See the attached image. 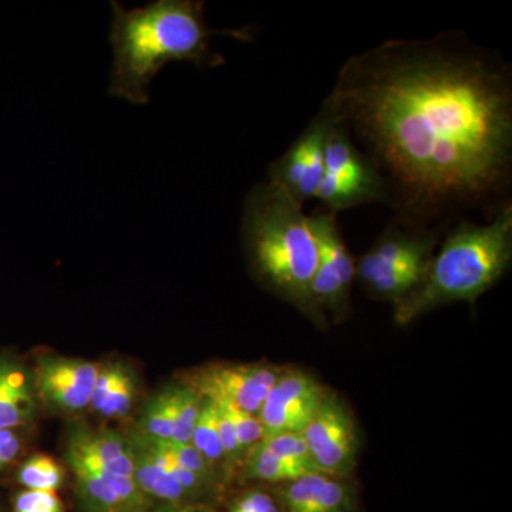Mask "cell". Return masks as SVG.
Here are the masks:
<instances>
[{
    "mask_svg": "<svg viewBox=\"0 0 512 512\" xmlns=\"http://www.w3.org/2000/svg\"><path fill=\"white\" fill-rule=\"evenodd\" d=\"M311 222L319 255L312 281L313 302L323 315L329 312L335 322H342L350 315L356 259L340 231L338 215L322 210L311 215Z\"/></svg>",
    "mask_w": 512,
    "mask_h": 512,
    "instance_id": "52a82bcc",
    "label": "cell"
},
{
    "mask_svg": "<svg viewBox=\"0 0 512 512\" xmlns=\"http://www.w3.org/2000/svg\"><path fill=\"white\" fill-rule=\"evenodd\" d=\"M13 512H66L56 491L23 490L13 498Z\"/></svg>",
    "mask_w": 512,
    "mask_h": 512,
    "instance_id": "484cf974",
    "label": "cell"
},
{
    "mask_svg": "<svg viewBox=\"0 0 512 512\" xmlns=\"http://www.w3.org/2000/svg\"><path fill=\"white\" fill-rule=\"evenodd\" d=\"M302 434L319 474L350 480L359 458V429L348 404L338 394L329 390Z\"/></svg>",
    "mask_w": 512,
    "mask_h": 512,
    "instance_id": "ba28073f",
    "label": "cell"
},
{
    "mask_svg": "<svg viewBox=\"0 0 512 512\" xmlns=\"http://www.w3.org/2000/svg\"><path fill=\"white\" fill-rule=\"evenodd\" d=\"M512 204L490 221L477 224L461 218L448 228L426 279L393 306L394 323L407 326L450 303H476L510 269Z\"/></svg>",
    "mask_w": 512,
    "mask_h": 512,
    "instance_id": "277c9868",
    "label": "cell"
},
{
    "mask_svg": "<svg viewBox=\"0 0 512 512\" xmlns=\"http://www.w3.org/2000/svg\"><path fill=\"white\" fill-rule=\"evenodd\" d=\"M22 444L18 430L0 429V471L6 470L19 457Z\"/></svg>",
    "mask_w": 512,
    "mask_h": 512,
    "instance_id": "83f0119b",
    "label": "cell"
},
{
    "mask_svg": "<svg viewBox=\"0 0 512 512\" xmlns=\"http://www.w3.org/2000/svg\"><path fill=\"white\" fill-rule=\"evenodd\" d=\"M229 512H279V508L271 494L251 490L237 498Z\"/></svg>",
    "mask_w": 512,
    "mask_h": 512,
    "instance_id": "4316f807",
    "label": "cell"
},
{
    "mask_svg": "<svg viewBox=\"0 0 512 512\" xmlns=\"http://www.w3.org/2000/svg\"><path fill=\"white\" fill-rule=\"evenodd\" d=\"M215 403L224 410L228 419L231 420L245 461L248 454L264 440V427H262L258 414L245 412V410L232 406V404Z\"/></svg>",
    "mask_w": 512,
    "mask_h": 512,
    "instance_id": "cb8c5ba5",
    "label": "cell"
},
{
    "mask_svg": "<svg viewBox=\"0 0 512 512\" xmlns=\"http://www.w3.org/2000/svg\"><path fill=\"white\" fill-rule=\"evenodd\" d=\"M72 471L74 490L83 512H147L153 507L134 478L101 471Z\"/></svg>",
    "mask_w": 512,
    "mask_h": 512,
    "instance_id": "9a60e30c",
    "label": "cell"
},
{
    "mask_svg": "<svg viewBox=\"0 0 512 512\" xmlns=\"http://www.w3.org/2000/svg\"><path fill=\"white\" fill-rule=\"evenodd\" d=\"M138 393L136 370L126 360L100 363L89 409L104 420H120L134 409Z\"/></svg>",
    "mask_w": 512,
    "mask_h": 512,
    "instance_id": "ac0fdd59",
    "label": "cell"
},
{
    "mask_svg": "<svg viewBox=\"0 0 512 512\" xmlns=\"http://www.w3.org/2000/svg\"><path fill=\"white\" fill-rule=\"evenodd\" d=\"M175 420V384L153 394L141 409L138 433L150 439L171 440Z\"/></svg>",
    "mask_w": 512,
    "mask_h": 512,
    "instance_id": "ffe728a7",
    "label": "cell"
},
{
    "mask_svg": "<svg viewBox=\"0 0 512 512\" xmlns=\"http://www.w3.org/2000/svg\"><path fill=\"white\" fill-rule=\"evenodd\" d=\"M64 458L70 470L101 471L111 476L134 478L130 441L116 430L73 424L67 433Z\"/></svg>",
    "mask_w": 512,
    "mask_h": 512,
    "instance_id": "4fadbf2b",
    "label": "cell"
},
{
    "mask_svg": "<svg viewBox=\"0 0 512 512\" xmlns=\"http://www.w3.org/2000/svg\"><path fill=\"white\" fill-rule=\"evenodd\" d=\"M322 107L375 164L400 224L448 229L512 204V66L461 30L349 57Z\"/></svg>",
    "mask_w": 512,
    "mask_h": 512,
    "instance_id": "6da1fadb",
    "label": "cell"
},
{
    "mask_svg": "<svg viewBox=\"0 0 512 512\" xmlns=\"http://www.w3.org/2000/svg\"><path fill=\"white\" fill-rule=\"evenodd\" d=\"M315 200L323 211L336 215L362 205L389 207L386 184L375 164L356 146L349 131L333 120L326 140L325 173Z\"/></svg>",
    "mask_w": 512,
    "mask_h": 512,
    "instance_id": "8992f818",
    "label": "cell"
},
{
    "mask_svg": "<svg viewBox=\"0 0 512 512\" xmlns=\"http://www.w3.org/2000/svg\"><path fill=\"white\" fill-rule=\"evenodd\" d=\"M284 369L266 362L212 363L192 372L185 384L204 399L258 414Z\"/></svg>",
    "mask_w": 512,
    "mask_h": 512,
    "instance_id": "30bf717a",
    "label": "cell"
},
{
    "mask_svg": "<svg viewBox=\"0 0 512 512\" xmlns=\"http://www.w3.org/2000/svg\"><path fill=\"white\" fill-rule=\"evenodd\" d=\"M269 451L276 456L286 458L292 463L308 470L309 473H318L313 464L311 453H309L308 444L302 433L282 434V436L271 437L261 441Z\"/></svg>",
    "mask_w": 512,
    "mask_h": 512,
    "instance_id": "d4e9b609",
    "label": "cell"
},
{
    "mask_svg": "<svg viewBox=\"0 0 512 512\" xmlns=\"http://www.w3.org/2000/svg\"><path fill=\"white\" fill-rule=\"evenodd\" d=\"M329 390L301 369H284L259 409L264 440L298 434L311 423Z\"/></svg>",
    "mask_w": 512,
    "mask_h": 512,
    "instance_id": "8fae6325",
    "label": "cell"
},
{
    "mask_svg": "<svg viewBox=\"0 0 512 512\" xmlns=\"http://www.w3.org/2000/svg\"><path fill=\"white\" fill-rule=\"evenodd\" d=\"M242 241L256 281L284 299L313 325H326V316L312 298L318 266V242L311 215L276 185H255L242 208Z\"/></svg>",
    "mask_w": 512,
    "mask_h": 512,
    "instance_id": "3957f363",
    "label": "cell"
},
{
    "mask_svg": "<svg viewBox=\"0 0 512 512\" xmlns=\"http://www.w3.org/2000/svg\"><path fill=\"white\" fill-rule=\"evenodd\" d=\"M197 507H175V505H158L157 508L151 507L147 512H195Z\"/></svg>",
    "mask_w": 512,
    "mask_h": 512,
    "instance_id": "f1b7e54d",
    "label": "cell"
},
{
    "mask_svg": "<svg viewBox=\"0 0 512 512\" xmlns=\"http://www.w3.org/2000/svg\"><path fill=\"white\" fill-rule=\"evenodd\" d=\"M244 468L245 477L249 480L272 485L289 483V481L313 474L299 464L276 456L262 443H259L245 458Z\"/></svg>",
    "mask_w": 512,
    "mask_h": 512,
    "instance_id": "d6986e66",
    "label": "cell"
},
{
    "mask_svg": "<svg viewBox=\"0 0 512 512\" xmlns=\"http://www.w3.org/2000/svg\"><path fill=\"white\" fill-rule=\"evenodd\" d=\"M191 444L217 471L218 476H220V471L228 470L220 429H218L217 406L210 399L202 400L201 413L197 424H195Z\"/></svg>",
    "mask_w": 512,
    "mask_h": 512,
    "instance_id": "44dd1931",
    "label": "cell"
},
{
    "mask_svg": "<svg viewBox=\"0 0 512 512\" xmlns=\"http://www.w3.org/2000/svg\"><path fill=\"white\" fill-rule=\"evenodd\" d=\"M18 481L25 490L59 491L66 481L62 464L47 454L29 457L18 470Z\"/></svg>",
    "mask_w": 512,
    "mask_h": 512,
    "instance_id": "7402d4cb",
    "label": "cell"
},
{
    "mask_svg": "<svg viewBox=\"0 0 512 512\" xmlns=\"http://www.w3.org/2000/svg\"><path fill=\"white\" fill-rule=\"evenodd\" d=\"M446 231L390 221L372 248L357 259V281L367 295L396 306L423 284Z\"/></svg>",
    "mask_w": 512,
    "mask_h": 512,
    "instance_id": "5b68a950",
    "label": "cell"
},
{
    "mask_svg": "<svg viewBox=\"0 0 512 512\" xmlns=\"http://www.w3.org/2000/svg\"><path fill=\"white\" fill-rule=\"evenodd\" d=\"M202 400L204 397L187 384H175V420L173 437L170 441L191 443L195 424L200 417Z\"/></svg>",
    "mask_w": 512,
    "mask_h": 512,
    "instance_id": "603a6c76",
    "label": "cell"
},
{
    "mask_svg": "<svg viewBox=\"0 0 512 512\" xmlns=\"http://www.w3.org/2000/svg\"><path fill=\"white\" fill-rule=\"evenodd\" d=\"M39 409L33 370L18 360L0 357V429L29 426Z\"/></svg>",
    "mask_w": 512,
    "mask_h": 512,
    "instance_id": "e0dca14e",
    "label": "cell"
},
{
    "mask_svg": "<svg viewBox=\"0 0 512 512\" xmlns=\"http://www.w3.org/2000/svg\"><path fill=\"white\" fill-rule=\"evenodd\" d=\"M127 437L133 453V477L141 493L153 504L197 507L183 485L160 463L146 437L136 430Z\"/></svg>",
    "mask_w": 512,
    "mask_h": 512,
    "instance_id": "2e32d148",
    "label": "cell"
},
{
    "mask_svg": "<svg viewBox=\"0 0 512 512\" xmlns=\"http://www.w3.org/2000/svg\"><path fill=\"white\" fill-rule=\"evenodd\" d=\"M99 369L82 357H40L33 370L40 409L66 416L89 409Z\"/></svg>",
    "mask_w": 512,
    "mask_h": 512,
    "instance_id": "7c38bea8",
    "label": "cell"
},
{
    "mask_svg": "<svg viewBox=\"0 0 512 512\" xmlns=\"http://www.w3.org/2000/svg\"><path fill=\"white\" fill-rule=\"evenodd\" d=\"M332 120L320 107L318 114L303 128L298 138L268 168V181L305 205L315 200L325 173L326 140Z\"/></svg>",
    "mask_w": 512,
    "mask_h": 512,
    "instance_id": "9c48e42d",
    "label": "cell"
},
{
    "mask_svg": "<svg viewBox=\"0 0 512 512\" xmlns=\"http://www.w3.org/2000/svg\"><path fill=\"white\" fill-rule=\"evenodd\" d=\"M111 9L114 60L109 92L128 103L150 101V84L167 63L192 62L207 67L224 63L220 55L212 53V35L251 39L242 30L210 28L204 3L197 0H156L134 9L111 2Z\"/></svg>",
    "mask_w": 512,
    "mask_h": 512,
    "instance_id": "7a4b0ae2",
    "label": "cell"
},
{
    "mask_svg": "<svg viewBox=\"0 0 512 512\" xmlns=\"http://www.w3.org/2000/svg\"><path fill=\"white\" fill-rule=\"evenodd\" d=\"M279 512H357L359 497L350 480L313 473L275 485Z\"/></svg>",
    "mask_w": 512,
    "mask_h": 512,
    "instance_id": "5bb4252c",
    "label": "cell"
}]
</instances>
